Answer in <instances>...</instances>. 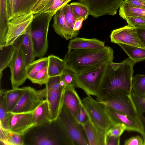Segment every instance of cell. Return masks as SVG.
I'll return each instance as SVG.
<instances>
[{
  "label": "cell",
  "mask_w": 145,
  "mask_h": 145,
  "mask_svg": "<svg viewBox=\"0 0 145 145\" xmlns=\"http://www.w3.org/2000/svg\"><path fill=\"white\" fill-rule=\"evenodd\" d=\"M104 105L105 111L114 125L118 123H123L126 126V131L138 132L143 137V132L140 122L133 120L126 115L108 106Z\"/></svg>",
  "instance_id": "9a60e30c"
},
{
  "label": "cell",
  "mask_w": 145,
  "mask_h": 145,
  "mask_svg": "<svg viewBox=\"0 0 145 145\" xmlns=\"http://www.w3.org/2000/svg\"><path fill=\"white\" fill-rule=\"evenodd\" d=\"M7 0L9 22L13 18L14 0Z\"/></svg>",
  "instance_id": "7dc6e473"
},
{
  "label": "cell",
  "mask_w": 145,
  "mask_h": 145,
  "mask_svg": "<svg viewBox=\"0 0 145 145\" xmlns=\"http://www.w3.org/2000/svg\"><path fill=\"white\" fill-rule=\"evenodd\" d=\"M120 144V137L107 136L106 145H119Z\"/></svg>",
  "instance_id": "bcb514c9"
},
{
  "label": "cell",
  "mask_w": 145,
  "mask_h": 145,
  "mask_svg": "<svg viewBox=\"0 0 145 145\" xmlns=\"http://www.w3.org/2000/svg\"><path fill=\"white\" fill-rule=\"evenodd\" d=\"M72 0H53L52 5L44 12H56L61 7L64 6Z\"/></svg>",
  "instance_id": "60d3db41"
},
{
  "label": "cell",
  "mask_w": 145,
  "mask_h": 145,
  "mask_svg": "<svg viewBox=\"0 0 145 145\" xmlns=\"http://www.w3.org/2000/svg\"><path fill=\"white\" fill-rule=\"evenodd\" d=\"M65 87L55 91H47L46 99L48 103L51 122L57 120L61 111L64 105Z\"/></svg>",
  "instance_id": "2e32d148"
},
{
  "label": "cell",
  "mask_w": 145,
  "mask_h": 145,
  "mask_svg": "<svg viewBox=\"0 0 145 145\" xmlns=\"http://www.w3.org/2000/svg\"><path fill=\"white\" fill-rule=\"evenodd\" d=\"M56 13L42 12L33 14V18L30 25V29L36 57H43L47 51L49 24Z\"/></svg>",
  "instance_id": "3957f363"
},
{
  "label": "cell",
  "mask_w": 145,
  "mask_h": 145,
  "mask_svg": "<svg viewBox=\"0 0 145 145\" xmlns=\"http://www.w3.org/2000/svg\"><path fill=\"white\" fill-rule=\"evenodd\" d=\"M88 9L89 15L97 18L105 15L114 16L124 0H78Z\"/></svg>",
  "instance_id": "30bf717a"
},
{
  "label": "cell",
  "mask_w": 145,
  "mask_h": 145,
  "mask_svg": "<svg viewBox=\"0 0 145 145\" xmlns=\"http://www.w3.org/2000/svg\"><path fill=\"white\" fill-rule=\"evenodd\" d=\"M15 50L14 44L0 47V78L2 71L8 67L13 57Z\"/></svg>",
  "instance_id": "83f0119b"
},
{
  "label": "cell",
  "mask_w": 145,
  "mask_h": 145,
  "mask_svg": "<svg viewBox=\"0 0 145 145\" xmlns=\"http://www.w3.org/2000/svg\"><path fill=\"white\" fill-rule=\"evenodd\" d=\"M138 115L140 121L143 132L144 135L142 137L144 140V141H145V116L143 114H138Z\"/></svg>",
  "instance_id": "f907efd6"
},
{
  "label": "cell",
  "mask_w": 145,
  "mask_h": 145,
  "mask_svg": "<svg viewBox=\"0 0 145 145\" xmlns=\"http://www.w3.org/2000/svg\"><path fill=\"white\" fill-rule=\"evenodd\" d=\"M33 17L31 12L15 17L8 22L5 46L12 44L20 36L26 33Z\"/></svg>",
  "instance_id": "8fae6325"
},
{
  "label": "cell",
  "mask_w": 145,
  "mask_h": 145,
  "mask_svg": "<svg viewBox=\"0 0 145 145\" xmlns=\"http://www.w3.org/2000/svg\"><path fill=\"white\" fill-rule=\"evenodd\" d=\"M110 63L88 72L76 74L75 87L83 90L87 95L97 97Z\"/></svg>",
  "instance_id": "5b68a950"
},
{
  "label": "cell",
  "mask_w": 145,
  "mask_h": 145,
  "mask_svg": "<svg viewBox=\"0 0 145 145\" xmlns=\"http://www.w3.org/2000/svg\"><path fill=\"white\" fill-rule=\"evenodd\" d=\"M64 6L59 9L54 15L52 26L57 34L67 40H70L77 37L79 31H74L68 25L65 17Z\"/></svg>",
  "instance_id": "5bb4252c"
},
{
  "label": "cell",
  "mask_w": 145,
  "mask_h": 145,
  "mask_svg": "<svg viewBox=\"0 0 145 145\" xmlns=\"http://www.w3.org/2000/svg\"><path fill=\"white\" fill-rule=\"evenodd\" d=\"M8 112L7 129L24 135L34 127L33 122V112L28 113Z\"/></svg>",
  "instance_id": "4fadbf2b"
},
{
  "label": "cell",
  "mask_w": 145,
  "mask_h": 145,
  "mask_svg": "<svg viewBox=\"0 0 145 145\" xmlns=\"http://www.w3.org/2000/svg\"><path fill=\"white\" fill-rule=\"evenodd\" d=\"M132 90L136 95L145 97V74H137L133 77Z\"/></svg>",
  "instance_id": "4dcf8cb0"
},
{
  "label": "cell",
  "mask_w": 145,
  "mask_h": 145,
  "mask_svg": "<svg viewBox=\"0 0 145 145\" xmlns=\"http://www.w3.org/2000/svg\"><path fill=\"white\" fill-rule=\"evenodd\" d=\"M46 86L47 92L55 91L66 86L61 76L50 77Z\"/></svg>",
  "instance_id": "836d02e7"
},
{
  "label": "cell",
  "mask_w": 145,
  "mask_h": 145,
  "mask_svg": "<svg viewBox=\"0 0 145 145\" xmlns=\"http://www.w3.org/2000/svg\"><path fill=\"white\" fill-rule=\"evenodd\" d=\"M130 95L138 114L145 113V98L136 95L132 90Z\"/></svg>",
  "instance_id": "d590c367"
},
{
  "label": "cell",
  "mask_w": 145,
  "mask_h": 145,
  "mask_svg": "<svg viewBox=\"0 0 145 145\" xmlns=\"http://www.w3.org/2000/svg\"><path fill=\"white\" fill-rule=\"evenodd\" d=\"M120 16L124 19L125 18L131 16L145 17V9L131 7L123 1L119 8Z\"/></svg>",
  "instance_id": "f546056e"
},
{
  "label": "cell",
  "mask_w": 145,
  "mask_h": 145,
  "mask_svg": "<svg viewBox=\"0 0 145 145\" xmlns=\"http://www.w3.org/2000/svg\"><path fill=\"white\" fill-rule=\"evenodd\" d=\"M64 12L67 23L69 26L73 29L76 19L69 4H67L64 6Z\"/></svg>",
  "instance_id": "f35d334b"
},
{
  "label": "cell",
  "mask_w": 145,
  "mask_h": 145,
  "mask_svg": "<svg viewBox=\"0 0 145 145\" xmlns=\"http://www.w3.org/2000/svg\"><path fill=\"white\" fill-rule=\"evenodd\" d=\"M48 57H42L34 60L27 67V79L31 81L37 73L44 67L48 65Z\"/></svg>",
  "instance_id": "f1b7e54d"
},
{
  "label": "cell",
  "mask_w": 145,
  "mask_h": 145,
  "mask_svg": "<svg viewBox=\"0 0 145 145\" xmlns=\"http://www.w3.org/2000/svg\"><path fill=\"white\" fill-rule=\"evenodd\" d=\"M82 100L88 118L97 126L107 130L114 125L106 113L104 105L91 95H87Z\"/></svg>",
  "instance_id": "ba28073f"
},
{
  "label": "cell",
  "mask_w": 145,
  "mask_h": 145,
  "mask_svg": "<svg viewBox=\"0 0 145 145\" xmlns=\"http://www.w3.org/2000/svg\"><path fill=\"white\" fill-rule=\"evenodd\" d=\"M0 141L3 145L24 144V135L12 132L0 127Z\"/></svg>",
  "instance_id": "603a6c76"
},
{
  "label": "cell",
  "mask_w": 145,
  "mask_h": 145,
  "mask_svg": "<svg viewBox=\"0 0 145 145\" xmlns=\"http://www.w3.org/2000/svg\"><path fill=\"white\" fill-rule=\"evenodd\" d=\"M39 0H14L13 18L32 12Z\"/></svg>",
  "instance_id": "d4e9b609"
},
{
  "label": "cell",
  "mask_w": 145,
  "mask_h": 145,
  "mask_svg": "<svg viewBox=\"0 0 145 145\" xmlns=\"http://www.w3.org/2000/svg\"><path fill=\"white\" fill-rule=\"evenodd\" d=\"M124 1L130 7L145 9V0H125Z\"/></svg>",
  "instance_id": "f6af8a7d"
},
{
  "label": "cell",
  "mask_w": 145,
  "mask_h": 145,
  "mask_svg": "<svg viewBox=\"0 0 145 145\" xmlns=\"http://www.w3.org/2000/svg\"><path fill=\"white\" fill-rule=\"evenodd\" d=\"M56 121L65 130L74 145H89L83 126L64 105Z\"/></svg>",
  "instance_id": "8992f818"
},
{
  "label": "cell",
  "mask_w": 145,
  "mask_h": 145,
  "mask_svg": "<svg viewBox=\"0 0 145 145\" xmlns=\"http://www.w3.org/2000/svg\"><path fill=\"white\" fill-rule=\"evenodd\" d=\"M135 28L140 39L145 46V26Z\"/></svg>",
  "instance_id": "c3c4849f"
},
{
  "label": "cell",
  "mask_w": 145,
  "mask_h": 145,
  "mask_svg": "<svg viewBox=\"0 0 145 145\" xmlns=\"http://www.w3.org/2000/svg\"><path fill=\"white\" fill-rule=\"evenodd\" d=\"M100 103L126 115L134 120L140 122L138 114L130 95L123 92L114 91L99 97Z\"/></svg>",
  "instance_id": "277c9868"
},
{
  "label": "cell",
  "mask_w": 145,
  "mask_h": 145,
  "mask_svg": "<svg viewBox=\"0 0 145 145\" xmlns=\"http://www.w3.org/2000/svg\"><path fill=\"white\" fill-rule=\"evenodd\" d=\"M110 40L112 42L118 44H124L145 49L136 28L129 25L113 30Z\"/></svg>",
  "instance_id": "7c38bea8"
},
{
  "label": "cell",
  "mask_w": 145,
  "mask_h": 145,
  "mask_svg": "<svg viewBox=\"0 0 145 145\" xmlns=\"http://www.w3.org/2000/svg\"><path fill=\"white\" fill-rule=\"evenodd\" d=\"M50 78L47 65L39 71L31 81L33 83L37 84L40 86L43 84L46 85L48 81Z\"/></svg>",
  "instance_id": "e575fe53"
},
{
  "label": "cell",
  "mask_w": 145,
  "mask_h": 145,
  "mask_svg": "<svg viewBox=\"0 0 145 145\" xmlns=\"http://www.w3.org/2000/svg\"><path fill=\"white\" fill-rule=\"evenodd\" d=\"M82 101L74 87H65L64 96V105L76 120Z\"/></svg>",
  "instance_id": "ac0fdd59"
},
{
  "label": "cell",
  "mask_w": 145,
  "mask_h": 145,
  "mask_svg": "<svg viewBox=\"0 0 145 145\" xmlns=\"http://www.w3.org/2000/svg\"><path fill=\"white\" fill-rule=\"evenodd\" d=\"M24 89V87L5 90L6 103L8 112H11L15 107L22 95Z\"/></svg>",
  "instance_id": "484cf974"
},
{
  "label": "cell",
  "mask_w": 145,
  "mask_h": 145,
  "mask_svg": "<svg viewBox=\"0 0 145 145\" xmlns=\"http://www.w3.org/2000/svg\"><path fill=\"white\" fill-rule=\"evenodd\" d=\"M51 0H39L34 7L32 12L33 14L43 12L47 5Z\"/></svg>",
  "instance_id": "b9f144b4"
},
{
  "label": "cell",
  "mask_w": 145,
  "mask_h": 145,
  "mask_svg": "<svg viewBox=\"0 0 145 145\" xmlns=\"http://www.w3.org/2000/svg\"><path fill=\"white\" fill-rule=\"evenodd\" d=\"M17 39L20 43L23 50L27 66L34 61L36 57L33 43L30 33V26L26 33L21 35Z\"/></svg>",
  "instance_id": "ffe728a7"
},
{
  "label": "cell",
  "mask_w": 145,
  "mask_h": 145,
  "mask_svg": "<svg viewBox=\"0 0 145 145\" xmlns=\"http://www.w3.org/2000/svg\"><path fill=\"white\" fill-rule=\"evenodd\" d=\"M118 45L136 63L145 60V49L124 44Z\"/></svg>",
  "instance_id": "4316f807"
},
{
  "label": "cell",
  "mask_w": 145,
  "mask_h": 145,
  "mask_svg": "<svg viewBox=\"0 0 145 145\" xmlns=\"http://www.w3.org/2000/svg\"><path fill=\"white\" fill-rule=\"evenodd\" d=\"M136 63L129 57L120 63H110L101 85L99 97L114 91L128 94L132 91L133 67Z\"/></svg>",
  "instance_id": "7a4b0ae2"
},
{
  "label": "cell",
  "mask_w": 145,
  "mask_h": 145,
  "mask_svg": "<svg viewBox=\"0 0 145 145\" xmlns=\"http://www.w3.org/2000/svg\"><path fill=\"white\" fill-rule=\"evenodd\" d=\"M128 25L135 27L145 26V17L137 16H128L125 18Z\"/></svg>",
  "instance_id": "ab89813d"
},
{
  "label": "cell",
  "mask_w": 145,
  "mask_h": 145,
  "mask_svg": "<svg viewBox=\"0 0 145 145\" xmlns=\"http://www.w3.org/2000/svg\"><path fill=\"white\" fill-rule=\"evenodd\" d=\"M24 88L21 98L11 112L14 113L33 112L46 99L47 93L46 87L39 90L30 86Z\"/></svg>",
  "instance_id": "9c48e42d"
},
{
  "label": "cell",
  "mask_w": 145,
  "mask_h": 145,
  "mask_svg": "<svg viewBox=\"0 0 145 145\" xmlns=\"http://www.w3.org/2000/svg\"><path fill=\"white\" fill-rule=\"evenodd\" d=\"M144 98H145V97Z\"/></svg>",
  "instance_id": "db71d44e"
},
{
  "label": "cell",
  "mask_w": 145,
  "mask_h": 145,
  "mask_svg": "<svg viewBox=\"0 0 145 145\" xmlns=\"http://www.w3.org/2000/svg\"><path fill=\"white\" fill-rule=\"evenodd\" d=\"M70 6L76 19L83 18L85 20L89 15L88 8L84 4L80 2H73Z\"/></svg>",
  "instance_id": "d6a6232c"
},
{
  "label": "cell",
  "mask_w": 145,
  "mask_h": 145,
  "mask_svg": "<svg viewBox=\"0 0 145 145\" xmlns=\"http://www.w3.org/2000/svg\"><path fill=\"white\" fill-rule=\"evenodd\" d=\"M8 11L7 0H0V45H5L8 30Z\"/></svg>",
  "instance_id": "7402d4cb"
},
{
  "label": "cell",
  "mask_w": 145,
  "mask_h": 145,
  "mask_svg": "<svg viewBox=\"0 0 145 145\" xmlns=\"http://www.w3.org/2000/svg\"><path fill=\"white\" fill-rule=\"evenodd\" d=\"M144 145H145V141H144Z\"/></svg>",
  "instance_id": "816d5d0a"
},
{
  "label": "cell",
  "mask_w": 145,
  "mask_h": 145,
  "mask_svg": "<svg viewBox=\"0 0 145 145\" xmlns=\"http://www.w3.org/2000/svg\"></svg>",
  "instance_id": "f5cc1de1"
},
{
  "label": "cell",
  "mask_w": 145,
  "mask_h": 145,
  "mask_svg": "<svg viewBox=\"0 0 145 145\" xmlns=\"http://www.w3.org/2000/svg\"><path fill=\"white\" fill-rule=\"evenodd\" d=\"M8 117L6 103L5 90L1 89L0 101V126L7 129Z\"/></svg>",
  "instance_id": "1f68e13d"
},
{
  "label": "cell",
  "mask_w": 145,
  "mask_h": 145,
  "mask_svg": "<svg viewBox=\"0 0 145 145\" xmlns=\"http://www.w3.org/2000/svg\"><path fill=\"white\" fill-rule=\"evenodd\" d=\"M48 57V72L50 77L61 76L65 69L63 59L53 54Z\"/></svg>",
  "instance_id": "cb8c5ba5"
},
{
  "label": "cell",
  "mask_w": 145,
  "mask_h": 145,
  "mask_svg": "<svg viewBox=\"0 0 145 145\" xmlns=\"http://www.w3.org/2000/svg\"><path fill=\"white\" fill-rule=\"evenodd\" d=\"M82 125L89 145H106L107 130L98 127L88 118Z\"/></svg>",
  "instance_id": "e0dca14e"
},
{
  "label": "cell",
  "mask_w": 145,
  "mask_h": 145,
  "mask_svg": "<svg viewBox=\"0 0 145 145\" xmlns=\"http://www.w3.org/2000/svg\"><path fill=\"white\" fill-rule=\"evenodd\" d=\"M84 20L83 18L76 19L74 24L73 29L74 31H79L82 27L83 22Z\"/></svg>",
  "instance_id": "681fc988"
},
{
  "label": "cell",
  "mask_w": 145,
  "mask_h": 145,
  "mask_svg": "<svg viewBox=\"0 0 145 145\" xmlns=\"http://www.w3.org/2000/svg\"><path fill=\"white\" fill-rule=\"evenodd\" d=\"M13 44L14 51L8 67L10 71L12 88H15L22 85L27 77L25 57L21 45L17 39Z\"/></svg>",
  "instance_id": "52a82bcc"
},
{
  "label": "cell",
  "mask_w": 145,
  "mask_h": 145,
  "mask_svg": "<svg viewBox=\"0 0 145 145\" xmlns=\"http://www.w3.org/2000/svg\"><path fill=\"white\" fill-rule=\"evenodd\" d=\"M105 42L95 38L88 39L76 37L70 40L68 51L75 49H97L104 48Z\"/></svg>",
  "instance_id": "d6986e66"
},
{
  "label": "cell",
  "mask_w": 145,
  "mask_h": 145,
  "mask_svg": "<svg viewBox=\"0 0 145 145\" xmlns=\"http://www.w3.org/2000/svg\"><path fill=\"white\" fill-rule=\"evenodd\" d=\"M125 145H144V140L141 137L136 135L131 137L125 140L124 142Z\"/></svg>",
  "instance_id": "7bdbcfd3"
},
{
  "label": "cell",
  "mask_w": 145,
  "mask_h": 145,
  "mask_svg": "<svg viewBox=\"0 0 145 145\" xmlns=\"http://www.w3.org/2000/svg\"><path fill=\"white\" fill-rule=\"evenodd\" d=\"M114 51L110 47L68 51L64 59L65 69L76 74L88 72L113 61Z\"/></svg>",
  "instance_id": "6da1fadb"
},
{
  "label": "cell",
  "mask_w": 145,
  "mask_h": 145,
  "mask_svg": "<svg viewBox=\"0 0 145 145\" xmlns=\"http://www.w3.org/2000/svg\"><path fill=\"white\" fill-rule=\"evenodd\" d=\"M75 74L74 72L65 69L61 76L66 86L75 87Z\"/></svg>",
  "instance_id": "8d00e7d4"
},
{
  "label": "cell",
  "mask_w": 145,
  "mask_h": 145,
  "mask_svg": "<svg viewBox=\"0 0 145 145\" xmlns=\"http://www.w3.org/2000/svg\"><path fill=\"white\" fill-rule=\"evenodd\" d=\"M87 112L84 108L82 102L80 104L78 113L77 120L82 125L88 119Z\"/></svg>",
  "instance_id": "ee69618b"
},
{
  "label": "cell",
  "mask_w": 145,
  "mask_h": 145,
  "mask_svg": "<svg viewBox=\"0 0 145 145\" xmlns=\"http://www.w3.org/2000/svg\"><path fill=\"white\" fill-rule=\"evenodd\" d=\"M33 122L34 127L51 122L48 103L46 99L33 112Z\"/></svg>",
  "instance_id": "44dd1931"
},
{
  "label": "cell",
  "mask_w": 145,
  "mask_h": 145,
  "mask_svg": "<svg viewBox=\"0 0 145 145\" xmlns=\"http://www.w3.org/2000/svg\"><path fill=\"white\" fill-rule=\"evenodd\" d=\"M126 126L124 124L122 123H116L107 130L106 135L107 136L120 137L126 130Z\"/></svg>",
  "instance_id": "74e56055"
}]
</instances>
